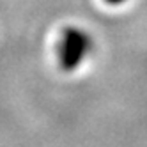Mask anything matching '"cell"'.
I'll return each mask as SVG.
<instances>
[{"mask_svg": "<svg viewBox=\"0 0 147 147\" xmlns=\"http://www.w3.org/2000/svg\"><path fill=\"white\" fill-rule=\"evenodd\" d=\"M90 48L89 37L80 32V30H66L62 34L60 45H59V62L60 67L64 71H71L73 67H76L85 57L87 50Z\"/></svg>", "mask_w": 147, "mask_h": 147, "instance_id": "1", "label": "cell"}, {"mask_svg": "<svg viewBox=\"0 0 147 147\" xmlns=\"http://www.w3.org/2000/svg\"><path fill=\"white\" fill-rule=\"evenodd\" d=\"M107 2H110V4H117V2H122V0H107Z\"/></svg>", "mask_w": 147, "mask_h": 147, "instance_id": "2", "label": "cell"}]
</instances>
